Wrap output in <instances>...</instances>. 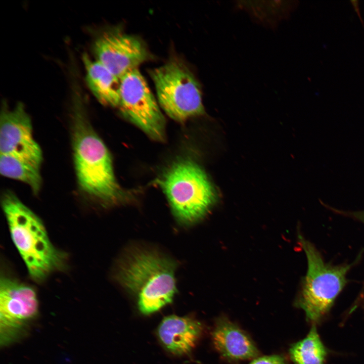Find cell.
<instances>
[{
	"label": "cell",
	"instance_id": "obj_1",
	"mask_svg": "<svg viewBox=\"0 0 364 364\" xmlns=\"http://www.w3.org/2000/svg\"><path fill=\"white\" fill-rule=\"evenodd\" d=\"M73 89L71 134L79 187L102 203H117L124 193L116 179L111 155L89 120L80 90L76 84Z\"/></svg>",
	"mask_w": 364,
	"mask_h": 364
},
{
	"label": "cell",
	"instance_id": "obj_2",
	"mask_svg": "<svg viewBox=\"0 0 364 364\" xmlns=\"http://www.w3.org/2000/svg\"><path fill=\"white\" fill-rule=\"evenodd\" d=\"M2 206L13 242L30 277L40 282L63 269L66 255L52 244L40 218L10 190L3 194Z\"/></svg>",
	"mask_w": 364,
	"mask_h": 364
},
{
	"label": "cell",
	"instance_id": "obj_3",
	"mask_svg": "<svg viewBox=\"0 0 364 364\" xmlns=\"http://www.w3.org/2000/svg\"><path fill=\"white\" fill-rule=\"evenodd\" d=\"M172 260L153 251H132L118 265L116 280L136 295L140 311L154 313L171 303L176 292Z\"/></svg>",
	"mask_w": 364,
	"mask_h": 364
},
{
	"label": "cell",
	"instance_id": "obj_4",
	"mask_svg": "<svg viewBox=\"0 0 364 364\" xmlns=\"http://www.w3.org/2000/svg\"><path fill=\"white\" fill-rule=\"evenodd\" d=\"M159 183L175 216L185 223L202 218L216 201L215 192L206 173L190 160L174 163Z\"/></svg>",
	"mask_w": 364,
	"mask_h": 364
},
{
	"label": "cell",
	"instance_id": "obj_5",
	"mask_svg": "<svg viewBox=\"0 0 364 364\" xmlns=\"http://www.w3.org/2000/svg\"><path fill=\"white\" fill-rule=\"evenodd\" d=\"M298 239L305 253L308 268L295 304L304 311L307 321L314 324L329 311L347 284L346 275L352 264L327 263L300 233Z\"/></svg>",
	"mask_w": 364,
	"mask_h": 364
},
{
	"label": "cell",
	"instance_id": "obj_6",
	"mask_svg": "<svg viewBox=\"0 0 364 364\" xmlns=\"http://www.w3.org/2000/svg\"><path fill=\"white\" fill-rule=\"evenodd\" d=\"M149 74L158 102L170 117L184 121L204 113L200 85L181 61L170 60Z\"/></svg>",
	"mask_w": 364,
	"mask_h": 364
},
{
	"label": "cell",
	"instance_id": "obj_7",
	"mask_svg": "<svg viewBox=\"0 0 364 364\" xmlns=\"http://www.w3.org/2000/svg\"><path fill=\"white\" fill-rule=\"evenodd\" d=\"M120 80L118 107L122 114L150 137L163 141L165 120L144 76L136 68Z\"/></svg>",
	"mask_w": 364,
	"mask_h": 364
},
{
	"label": "cell",
	"instance_id": "obj_8",
	"mask_svg": "<svg viewBox=\"0 0 364 364\" xmlns=\"http://www.w3.org/2000/svg\"><path fill=\"white\" fill-rule=\"evenodd\" d=\"M38 312V302L33 288L9 277H1V345H7L16 339L21 330Z\"/></svg>",
	"mask_w": 364,
	"mask_h": 364
},
{
	"label": "cell",
	"instance_id": "obj_9",
	"mask_svg": "<svg viewBox=\"0 0 364 364\" xmlns=\"http://www.w3.org/2000/svg\"><path fill=\"white\" fill-rule=\"evenodd\" d=\"M0 154L11 155L40 168L42 153L33 138L31 118L21 102L12 109L3 102L0 118Z\"/></svg>",
	"mask_w": 364,
	"mask_h": 364
},
{
	"label": "cell",
	"instance_id": "obj_10",
	"mask_svg": "<svg viewBox=\"0 0 364 364\" xmlns=\"http://www.w3.org/2000/svg\"><path fill=\"white\" fill-rule=\"evenodd\" d=\"M97 61L120 79L147 59L145 46L137 37L118 30L105 31L94 41Z\"/></svg>",
	"mask_w": 364,
	"mask_h": 364
},
{
	"label": "cell",
	"instance_id": "obj_11",
	"mask_svg": "<svg viewBox=\"0 0 364 364\" xmlns=\"http://www.w3.org/2000/svg\"><path fill=\"white\" fill-rule=\"evenodd\" d=\"M211 338L215 349L228 360L251 359L259 355V351L250 336L225 316L216 321Z\"/></svg>",
	"mask_w": 364,
	"mask_h": 364
},
{
	"label": "cell",
	"instance_id": "obj_12",
	"mask_svg": "<svg viewBox=\"0 0 364 364\" xmlns=\"http://www.w3.org/2000/svg\"><path fill=\"white\" fill-rule=\"evenodd\" d=\"M202 332V325L197 320L171 315L162 320L157 334L159 341L167 351L179 356L191 352Z\"/></svg>",
	"mask_w": 364,
	"mask_h": 364
},
{
	"label": "cell",
	"instance_id": "obj_13",
	"mask_svg": "<svg viewBox=\"0 0 364 364\" xmlns=\"http://www.w3.org/2000/svg\"><path fill=\"white\" fill-rule=\"evenodd\" d=\"M82 59L85 69L86 82L95 98L103 105L118 107L120 79L102 64L93 61L86 53L83 54Z\"/></svg>",
	"mask_w": 364,
	"mask_h": 364
},
{
	"label": "cell",
	"instance_id": "obj_14",
	"mask_svg": "<svg viewBox=\"0 0 364 364\" xmlns=\"http://www.w3.org/2000/svg\"><path fill=\"white\" fill-rule=\"evenodd\" d=\"M0 172L3 176L27 184L35 195L40 190L42 178L40 168L29 163L10 155L1 154Z\"/></svg>",
	"mask_w": 364,
	"mask_h": 364
},
{
	"label": "cell",
	"instance_id": "obj_15",
	"mask_svg": "<svg viewBox=\"0 0 364 364\" xmlns=\"http://www.w3.org/2000/svg\"><path fill=\"white\" fill-rule=\"evenodd\" d=\"M289 354L295 364H324L327 351L313 325L303 339L292 344Z\"/></svg>",
	"mask_w": 364,
	"mask_h": 364
},
{
	"label": "cell",
	"instance_id": "obj_16",
	"mask_svg": "<svg viewBox=\"0 0 364 364\" xmlns=\"http://www.w3.org/2000/svg\"><path fill=\"white\" fill-rule=\"evenodd\" d=\"M248 364H287L286 359L280 355L274 354L258 356Z\"/></svg>",
	"mask_w": 364,
	"mask_h": 364
},
{
	"label": "cell",
	"instance_id": "obj_17",
	"mask_svg": "<svg viewBox=\"0 0 364 364\" xmlns=\"http://www.w3.org/2000/svg\"><path fill=\"white\" fill-rule=\"evenodd\" d=\"M349 214L364 223V211L352 212Z\"/></svg>",
	"mask_w": 364,
	"mask_h": 364
}]
</instances>
